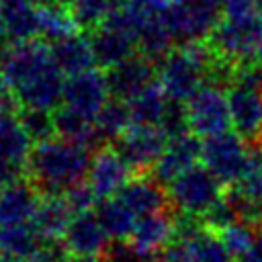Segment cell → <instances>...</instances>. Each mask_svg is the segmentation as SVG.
Here are the masks:
<instances>
[{
  "label": "cell",
  "instance_id": "cell-44",
  "mask_svg": "<svg viewBox=\"0 0 262 262\" xmlns=\"http://www.w3.org/2000/svg\"><path fill=\"white\" fill-rule=\"evenodd\" d=\"M6 43V27H4V12H2V4H0V45Z\"/></svg>",
  "mask_w": 262,
  "mask_h": 262
},
{
  "label": "cell",
  "instance_id": "cell-49",
  "mask_svg": "<svg viewBox=\"0 0 262 262\" xmlns=\"http://www.w3.org/2000/svg\"><path fill=\"white\" fill-rule=\"evenodd\" d=\"M172 2H180V0H172Z\"/></svg>",
  "mask_w": 262,
  "mask_h": 262
},
{
  "label": "cell",
  "instance_id": "cell-6",
  "mask_svg": "<svg viewBox=\"0 0 262 262\" xmlns=\"http://www.w3.org/2000/svg\"><path fill=\"white\" fill-rule=\"evenodd\" d=\"M221 18L223 10L217 0H180L170 4L166 27L178 47L207 41Z\"/></svg>",
  "mask_w": 262,
  "mask_h": 262
},
{
  "label": "cell",
  "instance_id": "cell-14",
  "mask_svg": "<svg viewBox=\"0 0 262 262\" xmlns=\"http://www.w3.org/2000/svg\"><path fill=\"white\" fill-rule=\"evenodd\" d=\"M201 158H203V139L190 131L182 133L178 137L168 139V145L160 156V160L156 162V166L149 170V176H154L166 188L180 174L201 164Z\"/></svg>",
  "mask_w": 262,
  "mask_h": 262
},
{
  "label": "cell",
  "instance_id": "cell-47",
  "mask_svg": "<svg viewBox=\"0 0 262 262\" xmlns=\"http://www.w3.org/2000/svg\"><path fill=\"white\" fill-rule=\"evenodd\" d=\"M55 2H59V4H63V6H68V8L74 4V0H55Z\"/></svg>",
  "mask_w": 262,
  "mask_h": 262
},
{
  "label": "cell",
  "instance_id": "cell-13",
  "mask_svg": "<svg viewBox=\"0 0 262 262\" xmlns=\"http://www.w3.org/2000/svg\"><path fill=\"white\" fill-rule=\"evenodd\" d=\"M131 178L133 168L119 156V151L113 145H104L92 154L86 182L92 188L98 203L119 194Z\"/></svg>",
  "mask_w": 262,
  "mask_h": 262
},
{
  "label": "cell",
  "instance_id": "cell-11",
  "mask_svg": "<svg viewBox=\"0 0 262 262\" xmlns=\"http://www.w3.org/2000/svg\"><path fill=\"white\" fill-rule=\"evenodd\" d=\"M168 145V135L158 125H131L113 147L133 168V172H145L156 166Z\"/></svg>",
  "mask_w": 262,
  "mask_h": 262
},
{
  "label": "cell",
  "instance_id": "cell-32",
  "mask_svg": "<svg viewBox=\"0 0 262 262\" xmlns=\"http://www.w3.org/2000/svg\"><path fill=\"white\" fill-rule=\"evenodd\" d=\"M18 119L31 137L33 143H41L45 139L55 137V123H53V111L45 108H18Z\"/></svg>",
  "mask_w": 262,
  "mask_h": 262
},
{
  "label": "cell",
  "instance_id": "cell-48",
  "mask_svg": "<svg viewBox=\"0 0 262 262\" xmlns=\"http://www.w3.org/2000/svg\"><path fill=\"white\" fill-rule=\"evenodd\" d=\"M258 145H262V131H260V137H258Z\"/></svg>",
  "mask_w": 262,
  "mask_h": 262
},
{
  "label": "cell",
  "instance_id": "cell-2",
  "mask_svg": "<svg viewBox=\"0 0 262 262\" xmlns=\"http://www.w3.org/2000/svg\"><path fill=\"white\" fill-rule=\"evenodd\" d=\"M207 41L178 45L156 63V82L168 100L186 102L207 82V66L211 61Z\"/></svg>",
  "mask_w": 262,
  "mask_h": 262
},
{
  "label": "cell",
  "instance_id": "cell-22",
  "mask_svg": "<svg viewBox=\"0 0 262 262\" xmlns=\"http://www.w3.org/2000/svg\"><path fill=\"white\" fill-rule=\"evenodd\" d=\"M53 123H55V135H59L63 139L82 143V145L90 147L92 151L104 147L100 143L98 133H96L94 119H88V117H84V115H80V113L61 104L53 111Z\"/></svg>",
  "mask_w": 262,
  "mask_h": 262
},
{
  "label": "cell",
  "instance_id": "cell-35",
  "mask_svg": "<svg viewBox=\"0 0 262 262\" xmlns=\"http://www.w3.org/2000/svg\"><path fill=\"white\" fill-rule=\"evenodd\" d=\"M168 139L178 137L182 133H188V117H186V104L184 102H176V100H168V106L162 115V121L158 125Z\"/></svg>",
  "mask_w": 262,
  "mask_h": 262
},
{
  "label": "cell",
  "instance_id": "cell-12",
  "mask_svg": "<svg viewBox=\"0 0 262 262\" xmlns=\"http://www.w3.org/2000/svg\"><path fill=\"white\" fill-rule=\"evenodd\" d=\"M111 92L106 84L104 70L92 68L76 76H68L63 84V98L61 104L88 117L94 119L102 106L108 102Z\"/></svg>",
  "mask_w": 262,
  "mask_h": 262
},
{
  "label": "cell",
  "instance_id": "cell-8",
  "mask_svg": "<svg viewBox=\"0 0 262 262\" xmlns=\"http://www.w3.org/2000/svg\"><path fill=\"white\" fill-rule=\"evenodd\" d=\"M252 145L237 135L233 129L209 139H203V158L201 164L225 186L231 188L242 178Z\"/></svg>",
  "mask_w": 262,
  "mask_h": 262
},
{
  "label": "cell",
  "instance_id": "cell-39",
  "mask_svg": "<svg viewBox=\"0 0 262 262\" xmlns=\"http://www.w3.org/2000/svg\"><path fill=\"white\" fill-rule=\"evenodd\" d=\"M106 262H158L156 256H141L133 252L125 242H115L111 244L106 252Z\"/></svg>",
  "mask_w": 262,
  "mask_h": 262
},
{
  "label": "cell",
  "instance_id": "cell-7",
  "mask_svg": "<svg viewBox=\"0 0 262 262\" xmlns=\"http://www.w3.org/2000/svg\"><path fill=\"white\" fill-rule=\"evenodd\" d=\"M90 47L94 53L96 68L108 70L131 55L139 53L137 49V31L127 18V14L121 10H113L104 23H100L96 29L88 33Z\"/></svg>",
  "mask_w": 262,
  "mask_h": 262
},
{
  "label": "cell",
  "instance_id": "cell-9",
  "mask_svg": "<svg viewBox=\"0 0 262 262\" xmlns=\"http://www.w3.org/2000/svg\"><path fill=\"white\" fill-rule=\"evenodd\" d=\"M188 129L201 139L231 131V113L225 88L205 84L186 102Z\"/></svg>",
  "mask_w": 262,
  "mask_h": 262
},
{
  "label": "cell",
  "instance_id": "cell-19",
  "mask_svg": "<svg viewBox=\"0 0 262 262\" xmlns=\"http://www.w3.org/2000/svg\"><path fill=\"white\" fill-rule=\"evenodd\" d=\"M49 47H51V57H53L55 66L61 70V74L66 78L96 68L88 33H80V31L72 33L68 37H61V39L49 43Z\"/></svg>",
  "mask_w": 262,
  "mask_h": 262
},
{
  "label": "cell",
  "instance_id": "cell-43",
  "mask_svg": "<svg viewBox=\"0 0 262 262\" xmlns=\"http://www.w3.org/2000/svg\"><path fill=\"white\" fill-rule=\"evenodd\" d=\"M66 262H106V254L104 256H92V254H70L66 258Z\"/></svg>",
  "mask_w": 262,
  "mask_h": 262
},
{
  "label": "cell",
  "instance_id": "cell-50",
  "mask_svg": "<svg viewBox=\"0 0 262 262\" xmlns=\"http://www.w3.org/2000/svg\"><path fill=\"white\" fill-rule=\"evenodd\" d=\"M0 47H2V45H0Z\"/></svg>",
  "mask_w": 262,
  "mask_h": 262
},
{
  "label": "cell",
  "instance_id": "cell-45",
  "mask_svg": "<svg viewBox=\"0 0 262 262\" xmlns=\"http://www.w3.org/2000/svg\"><path fill=\"white\" fill-rule=\"evenodd\" d=\"M0 262H33L31 258H18V256H0Z\"/></svg>",
  "mask_w": 262,
  "mask_h": 262
},
{
  "label": "cell",
  "instance_id": "cell-42",
  "mask_svg": "<svg viewBox=\"0 0 262 262\" xmlns=\"http://www.w3.org/2000/svg\"><path fill=\"white\" fill-rule=\"evenodd\" d=\"M235 262H262V233L256 235V239L248 248V252L244 256H239Z\"/></svg>",
  "mask_w": 262,
  "mask_h": 262
},
{
  "label": "cell",
  "instance_id": "cell-15",
  "mask_svg": "<svg viewBox=\"0 0 262 262\" xmlns=\"http://www.w3.org/2000/svg\"><path fill=\"white\" fill-rule=\"evenodd\" d=\"M176 233V213L172 207L141 215L125 242L133 252L141 256H156L164 246L174 239Z\"/></svg>",
  "mask_w": 262,
  "mask_h": 262
},
{
  "label": "cell",
  "instance_id": "cell-29",
  "mask_svg": "<svg viewBox=\"0 0 262 262\" xmlns=\"http://www.w3.org/2000/svg\"><path fill=\"white\" fill-rule=\"evenodd\" d=\"M184 242L188 244L192 262H233L235 260L225 248V244L221 242L219 233L207 227H201L194 235H190Z\"/></svg>",
  "mask_w": 262,
  "mask_h": 262
},
{
  "label": "cell",
  "instance_id": "cell-46",
  "mask_svg": "<svg viewBox=\"0 0 262 262\" xmlns=\"http://www.w3.org/2000/svg\"><path fill=\"white\" fill-rule=\"evenodd\" d=\"M254 6H256V12L262 14V0H254Z\"/></svg>",
  "mask_w": 262,
  "mask_h": 262
},
{
  "label": "cell",
  "instance_id": "cell-41",
  "mask_svg": "<svg viewBox=\"0 0 262 262\" xmlns=\"http://www.w3.org/2000/svg\"><path fill=\"white\" fill-rule=\"evenodd\" d=\"M223 16H233V14H246V12H256L254 0H217Z\"/></svg>",
  "mask_w": 262,
  "mask_h": 262
},
{
  "label": "cell",
  "instance_id": "cell-36",
  "mask_svg": "<svg viewBox=\"0 0 262 262\" xmlns=\"http://www.w3.org/2000/svg\"><path fill=\"white\" fill-rule=\"evenodd\" d=\"M68 256L70 252L61 237H43L31 260L33 262H66Z\"/></svg>",
  "mask_w": 262,
  "mask_h": 262
},
{
  "label": "cell",
  "instance_id": "cell-25",
  "mask_svg": "<svg viewBox=\"0 0 262 262\" xmlns=\"http://www.w3.org/2000/svg\"><path fill=\"white\" fill-rule=\"evenodd\" d=\"M125 102L135 125H160L162 115L168 106V96L158 86V82H154Z\"/></svg>",
  "mask_w": 262,
  "mask_h": 262
},
{
  "label": "cell",
  "instance_id": "cell-24",
  "mask_svg": "<svg viewBox=\"0 0 262 262\" xmlns=\"http://www.w3.org/2000/svg\"><path fill=\"white\" fill-rule=\"evenodd\" d=\"M94 213L113 242H127L137 219H139L119 196H111V199L100 201L96 205Z\"/></svg>",
  "mask_w": 262,
  "mask_h": 262
},
{
  "label": "cell",
  "instance_id": "cell-1",
  "mask_svg": "<svg viewBox=\"0 0 262 262\" xmlns=\"http://www.w3.org/2000/svg\"><path fill=\"white\" fill-rule=\"evenodd\" d=\"M92 149L59 135L33 145L27 178L43 196H61L88 176Z\"/></svg>",
  "mask_w": 262,
  "mask_h": 262
},
{
  "label": "cell",
  "instance_id": "cell-34",
  "mask_svg": "<svg viewBox=\"0 0 262 262\" xmlns=\"http://www.w3.org/2000/svg\"><path fill=\"white\" fill-rule=\"evenodd\" d=\"M258 233H260V229H254L248 223L235 221V223L227 225L225 229H221L219 231V237L225 244V248L229 250V254L237 260L239 256H244L248 252V248L254 244V239H256Z\"/></svg>",
  "mask_w": 262,
  "mask_h": 262
},
{
  "label": "cell",
  "instance_id": "cell-37",
  "mask_svg": "<svg viewBox=\"0 0 262 262\" xmlns=\"http://www.w3.org/2000/svg\"><path fill=\"white\" fill-rule=\"evenodd\" d=\"M63 196H66V201H68V205H70V209L74 213L92 211V207L98 205V201H96V196H94V192H92V188L88 186L86 180L80 182V184H76L74 188H70Z\"/></svg>",
  "mask_w": 262,
  "mask_h": 262
},
{
  "label": "cell",
  "instance_id": "cell-20",
  "mask_svg": "<svg viewBox=\"0 0 262 262\" xmlns=\"http://www.w3.org/2000/svg\"><path fill=\"white\" fill-rule=\"evenodd\" d=\"M115 196H119L137 217L170 207L166 188L154 176H133Z\"/></svg>",
  "mask_w": 262,
  "mask_h": 262
},
{
  "label": "cell",
  "instance_id": "cell-38",
  "mask_svg": "<svg viewBox=\"0 0 262 262\" xmlns=\"http://www.w3.org/2000/svg\"><path fill=\"white\" fill-rule=\"evenodd\" d=\"M156 258H158V262H192L188 244L184 239H178V237H174L168 246H164L156 254Z\"/></svg>",
  "mask_w": 262,
  "mask_h": 262
},
{
  "label": "cell",
  "instance_id": "cell-5",
  "mask_svg": "<svg viewBox=\"0 0 262 262\" xmlns=\"http://www.w3.org/2000/svg\"><path fill=\"white\" fill-rule=\"evenodd\" d=\"M166 192L176 213L203 217L225 196V186L203 164H196L170 182Z\"/></svg>",
  "mask_w": 262,
  "mask_h": 262
},
{
  "label": "cell",
  "instance_id": "cell-3",
  "mask_svg": "<svg viewBox=\"0 0 262 262\" xmlns=\"http://www.w3.org/2000/svg\"><path fill=\"white\" fill-rule=\"evenodd\" d=\"M231 129L248 143H258L262 131V68L258 61L237 68L233 82L225 88Z\"/></svg>",
  "mask_w": 262,
  "mask_h": 262
},
{
  "label": "cell",
  "instance_id": "cell-23",
  "mask_svg": "<svg viewBox=\"0 0 262 262\" xmlns=\"http://www.w3.org/2000/svg\"><path fill=\"white\" fill-rule=\"evenodd\" d=\"M74 215L76 213L70 209L63 194L61 196H43L31 223L43 237H63Z\"/></svg>",
  "mask_w": 262,
  "mask_h": 262
},
{
  "label": "cell",
  "instance_id": "cell-30",
  "mask_svg": "<svg viewBox=\"0 0 262 262\" xmlns=\"http://www.w3.org/2000/svg\"><path fill=\"white\" fill-rule=\"evenodd\" d=\"M170 4H172V0H129L123 6V12L127 14L131 25L139 33L145 27L164 23Z\"/></svg>",
  "mask_w": 262,
  "mask_h": 262
},
{
  "label": "cell",
  "instance_id": "cell-16",
  "mask_svg": "<svg viewBox=\"0 0 262 262\" xmlns=\"http://www.w3.org/2000/svg\"><path fill=\"white\" fill-rule=\"evenodd\" d=\"M104 76L111 96L119 100H129L131 96L156 82V63L141 53H135L129 59L104 70Z\"/></svg>",
  "mask_w": 262,
  "mask_h": 262
},
{
  "label": "cell",
  "instance_id": "cell-33",
  "mask_svg": "<svg viewBox=\"0 0 262 262\" xmlns=\"http://www.w3.org/2000/svg\"><path fill=\"white\" fill-rule=\"evenodd\" d=\"M231 188L262 201V145H258V143L252 145L248 166H246L242 178L237 180V184H233Z\"/></svg>",
  "mask_w": 262,
  "mask_h": 262
},
{
  "label": "cell",
  "instance_id": "cell-10",
  "mask_svg": "<svg viewBox=\"0 0 262 262\" xmlns=\"http://www.w3.org/2000/svg\"><path fill=\"white\" fill-rule=\"evenodd\" d=\"M33 141L27 135L18 113L0 115V188L27 178Z\"/></svg>",
  "mask_w": 262,
  "mask_h": 262
},
{
  "label": "cell",
  "instance_id": "cell-31",
  "mask_svg": "<svg viewBox=\"0 0 262 262\" xmlns=\"http://www.w3.org/2000/svg\"><path fill=\"white\" fill-rule=\"evenodd\" d=\"M74 20L82 33H90L115 10L113 0H74L70 6Z\"/></svg>",
  "mask_w": 262,
  "mask_h": 262
},
{
  "label": "cell",
  "instance_id": "cell-21",
  "mask_svg": "<svg viewBox=\"0 0 262 262\" xmlns=\"http://www.w3.org/2000/svg\"><path fill=\"white\" fill-rule=\"evenodd\" d=\"M6 27V43L39 39V6L31 0H0Z\"/></svg>",
  "mask_w": 262,
  "mask_h": 262
},
{
  "label": "cell",
  "instance_id": "cell-40",
  "mask_svg": "<svg viewBox=\"0 0 262 262\" xmlns=\"http://www.w3.org/2000/svg\"><path fill=\"white\" fill-rule=\"evenodd\" d=\"M18 100L14 96L12 86L8 84V80L4 78V74L0 72V115L2 113H18Z\"/></svg>",
  "mask_w": 262,
  "mask_h": 262
},
{
  "label": "cell",
  "instance_id": "cell-17",
  "mask_svg": "<svg viewBox=\"0 0 262 262\" xmlns=\"http://www.w3.org/2000/svg\"><path fill=\"white\" fill-rule=\"evenodd\" d=\"M63 244L70 254H92L104 256L113 244L94 211L76 213L63 233Z\"/></svg>",
  "mask_w": 262,
  "mask_h": 262
},
{
  "label": "cell",
  "instance_id": "cell-28",
  "mask_svg": "<svg viewBox=\"0 0 262 262\" xmlns=\"http://www.w3.org/2000/svg\"><path fill=\"white\" fill-rule=\"evenodd\" d=\"M78 25L74 20V14L68 6L59 2H51L45 6H39V39L45 43H53L61 37H68L72 33H78Z\"/></svg>",
  "mask_w": 262,
  "mask_h": 262
},
{
  "label": "cell",
  "instance_id": "cell-26",
  "mask_svg": "<svg viewBox=\"0 0 262 262\" xmlns=\"http://www.w3.org/2000/svg\"><path fill=\"white\" fill-rule=\"evenodd\" d=\"M41 239L43 235L35 229L33 223L0 225V256L33 258Z\"/></svg>",
  "mask_w": 262,
  "mask_h": 262
},
{
  "label": "cell",
  "instance_id": "cell-18",
  "mask_svg": "<svg viewBox=\"0 0 262 262\" xmlns=\"http://www.w3.org/2000/svg\"><path fill=\"white\" fill-rule=\"evenodd\" d=\"M43 194L29 178H20L0 188V225L31 223Z\"/></svg>",
  "mask_w": 262,
  "mask_h": 262
},
{
  "label": "cell",
  "instance_id": "cell-27",
  "mask_svg": "<svg viewBox=\"0 0 262 262\" xmlns=\"http://www.w3.org/2000/svg\"><path fill=\"white\" fill-rule=\"evenodd\" d=\"M131 125L133 121H131L127 102L113 98V96L102 106V111L94 117V127H96V133L102 145H113Z\"/></svg>",
  "mask_w": 262,
  "mask_h": 262
},
{
  "label": "cell",
  "instance_id": "cell-4",
  "mask_svg": "<svg viewBox=\"0 0 262 262\" xmlns=\"http://www.w3.org/2000/svg\"><path fill=\"white\" fill-rule=\"evenodd\" d=\"M213 53L223 55L237 66L258 61L262 53V14L246 12L223 16L207 39Z\"/></svg>",
  "mask_w": 262,
  "mask_h": 262
}]
</instances>
